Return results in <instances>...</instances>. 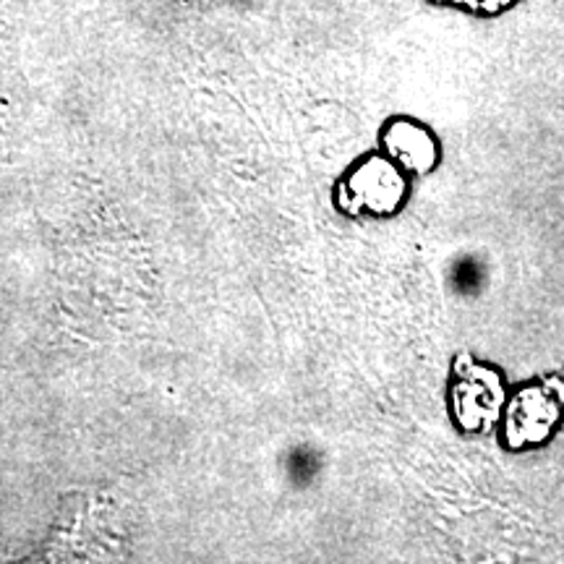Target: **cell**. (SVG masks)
Segmentation results:
<instances>
[{
	"label": "cell",
	"instance_id": "obj_1",
	"mask_svg": "<svg viewBox=\"0 0 564 564\" xmlns=\"http://www.w3.org/2000/svg\"><path fill=\"white\" fill-rule=\"evenodd\" d=\"M408 196V181L403 171L387 158H364L352 165L340 183L337 204L350 215L371 212V215L387 217L403 207Z\"/></svg>",
	"mask_w": 564,
	"mask_h": 564
},
{
	"label": "cell",
	"instance_id": "obj_2",
	"mask_svg": "<svg viewBox=\"0 0 564 564\" xmlns=\"http://www.w3.org/2000/svg\"><path fill=\"white\" fill-rule=\"evenodd\" d=\"M382 147L400 167L413 175H426L440 165V141L426 126L411 118H392L382 129Z\"/></svg>",
	"mask_w": 564,
	"mask_h": 564
},
{
	"label": "cell",
	"instance_id": "obj_3",
	"mask_svg": "<svg viewBox=\"0 0 564 564\" xmlns=\"http://www.w3.org/2000/svg\"><path fill=\"white\" fill-rule=\"evenodd\" d=\"M560 419L554 400H549L544 392L539 390H523L514 398L510 408V419H507V447L518 449L525 444L546 442L552 434L554 423Z\"/></svg>",
	"mask_w": 564,
	"mask_h": 564
},
{
	"label": "cell",
	"instance_id": "obj_4",
	"mask_svg": "<svg viewBox=\"0 0 564 564\" xmlns=\"http://www.w3.org/2000/svg\"><path fill=\"white\" fill-rule=\"evenodd\" d=\"M316 470H319V463L308 447H295L293 453H288V478L293 484H308Z\"/></svg>",
	"mask_w": 564,
	"mask_h": 564
},
{
	"label": "cell",
	"instance_id": "obj_5",
	"mask_svg": "<svg viewBox=\"0 0 564 564\" xmlns=\"http://www.w3.org/2000/svg\"><path fill=\"white\" fill-rule=\"evenodd\" d=\"M436 3H453L457 9H465L476 17H499V13H507L520 0H436Z\"/></svg>",
	"mask_w": 564,
	"mask_h": 564
}]
</instances>
